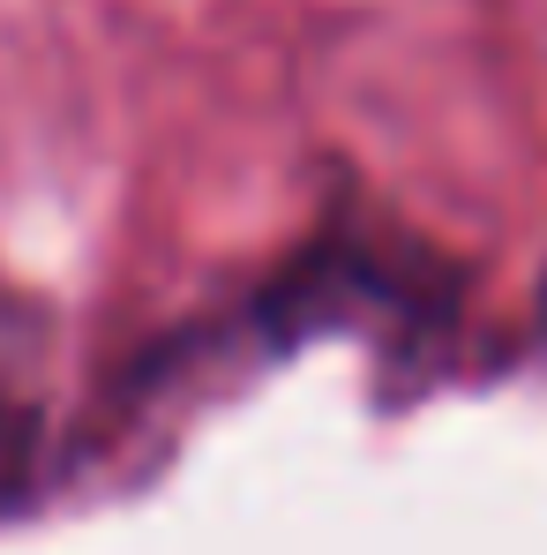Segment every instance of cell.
I'll return each mask as SVG.
<instances>
[{"instance_id": "6da1fadb", "label": "cell", "mask_w": 547, "mask_h": 555, "mask_svg": "<svg viewBox=\"0 0 547 555\" xmlns=\"http://www.w3.org/2000/svg\"><path fill=\"white\" fill-rule=\"evenodd\" d=\"M45 413V323L23 293L0 285V480H15Z\"/></svg>"}]
</instances>
